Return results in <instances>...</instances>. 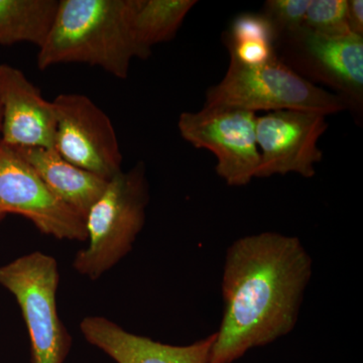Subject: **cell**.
<instances>
[{
	"label": "cell",
	"mask_w": 363,
	"mask_h": 363,
	"mask_svg": "<svg viewBox=\"0 0 363 363\" xmlns=\"http://www.w3.org/2000/svg\"><path fill=\"white\" fill-rule=\"evenodd\" d=\"M21 215L57 240L86 241L85 218L61 201L13 147L0 143V216Z\"/></svg>",
	"instance_id": "obj_9"
},
{
	"label": "cell",
	"mask_w": 363,
	"mask_h": 363,
	"mask_svg": "<svg viewBox=\"0 0 363 363\" xmlns=\"http://www.w3.org/2000/svg\"><path fill=\"white\" fill-rule=\"evenodd\" d=\"M80 330L86 340L116 363H211L215 333L184 346L157 342L124 330L104 317L82 320Z\"/></svg>",
	"instance_id": "obj_12"
},
{
	"label": "cell",
	"mask_w": 363,
	"mask_h": 363,
	"mask_svg": "<svg viewBox=\"0 0 363 363\" xmlns=\"http://www.w3.org/2000/svg\"><path fill=\"white\" fill-rule=\"evenodd\" d=\"M0 143H1V106H0Z\"/></svg>",
	"instance_id": "obj_21"
},
{
	"label": "cell",
	"mask_w": 363,
	"mask_h": 363,
	"mask_svg": "<svg viewBox=\"0 0 363 363\" xmlns=\"http://www.w3.org/2000/svg\"><path fill=\"white\" fill-rule=\"evenodd\" d=\"M52 104L57 117L54 149L60 156L106 181L123 171L116 131L101 108L79 93L60 94Z\"/></svg>",
	"instance_id": "obj_8"
},
{
	"label": "cell",
	"mask_w": 363,
	"mask_h": 363,
	"mask_svg": "<svg viewBox=\"0 0 363 363\" xmlns=\"http://www.w3.org/2000/svg\"><path fill=\"white\" fill-rule=\"evenodd\" d=\"M304 28L329 37L352 33L347 25V0H312Z\"/></svg>",
	"instance_id": "obj_16"
},
{
	"label": "cell",
	"mask_w": 363,
	"mask_h": 363,
	"mask_svg": "<svg viewBox=\"0 0 363 363\" xmlns=\"http://www.w3.org/2000/svg\"><path fill=\"white\" fill-rule=\"evenodd\" d=\"M58 264L40 252L23 255L0 267V285L20 305L30 343L33 363H63L71 347V336L57 310Z\"/></svg>",
	"instance_id": "obj_5"
},
{
	"label": "cell",
	"mask_w": 363,
	"mask_h": 363,
	"mask_svg": "<svg viewBox=\"0 0 363 363\" xmlns=\"http://www.w3.org/2000/svg\"><path fill=\"white\" fill-rule=\"evenodd\" d=\"M278 58L313 84L328 86L358 118L363 112V37H329L303 26L274 45Z\"/></svg>",
	"instance_id": "obj_6"
},
{
	"label": "cell",
	"mask_w": 363,
	"mask_h": 363,
	"mask_svg": "<svg viewBox=\"0 0 363 363\" xmlns=\"http://www.w3.org/2000/svg\"><path fill=\"white\" fill-rule=\"evenodd\" d=\"M230 58L247 66H259L277 56L274 45L264 42L225 45Z\"/></svg>",
	"instance_id": "obj_19"
},
{
	"label": "cell",
	"mask_w": 363,
	"mask_h": 363,
	"mask_svg": "<svg viewBox=\"0 0 363 363\" xmlns=\"http://www.w3.org/2000/svg\"><path fill=\"white\" fill-rule=\"evenodd\" d=\"M147 201L143 162L107 181L104 192L86 215L88 245L76 255L74 269L82 276L97 279L123 259L142 231Z\"/></svg>",
	"instance_id": "obj_3"
},
{
	"label": "cell",
	"mask_w": 363,
	"mask_h": 363,
	"mask_svg": "<svg viewBox=\"0 0 363 363\" xmlns=\"http://www.w3.org/2000/svg\"><path fill=\"white\" fill-rule=\"evenodd\" d=\"M312 0H267L262 14L269 21L276 43L304 26L306 13ZM274 43V45H276Z\"/></svg>",
	"instance_id": "obj_17"
},
{
	"label": "cell",
	"mask_w": 363,
	"mask_h": 363,
	"mask_svg": "<svg viewBox=\"0 0 363 363\" xmlns=\"http://www.w3.org/2000/svg\"><path fill=\"white\" fill-rule=\"evenodd\" d=\"M347 25L351 33L363 37L362 0H347Z\"/></svg>",
	"instance_id": "obj_20"
},
{
	"label": "cell",
	"mask_w": 363,
	"mask_h": 363,
	"mask_svg": "<svg viewBox=\"0 0 363 363\" xmlns=\"http://www.w3.org/2000/svg\"><path fill=\"white\" fill-rule=\"evenodd\" d=\"M223 40L225 45L264 42L274 45L276 35L264 14L245 13L234 18Z\"/></svg>",
	"instance_id": "obj_18"
},
{
	"label": "cell",
	"mask_w": 363,
	"mask_h": 363,
	"mask_svg": "<svg viewBox=\"0 0 363 363\" xmlns=\"http://www.w3.org/2000/svg\"><path fill=\"white\" fill-rule=\"evenodd\" d=\"M204 106H225L257 112L303 111L325 116L346 111L342 100L301 77L278 56L259 66L230 58L218 84L206 92Z\"/></svg>",
	"instance_id": "obj_4"
},
{
	"label": "cell",
	"mask_w": 363,
	"mask_h": 363,
	"mask_svg": "<svg viewBox=\"0 0 363 363\" xmlns=\"http://www.w3.org/2000/svg\"><path fill=\"white\" fill-rule=\"evenodd\" d=\"M0 218H1V216H0Z\"/></svg>",
	"instance_id": "obj_22"
},
{
	"label": "cell",
	"mask_w": 363,
	"mask_h": 363,
	"mask_svg": "<svg viewBox=\"0 0 363 363\" xmlns=\"http://www.w3.org/2000/svg\"><path fill=\"white\" fill-rule=\"evenodd\" d=\"M327 116L319 112L279 111L257 117L260 162L257 178L296 173L312 178L315 164L323 159L318 147L328 128Z\"/></svg>",
	"instance_id": "obj_10"
},
{
	"label": "cell",
	"mask_w": 363,
	"mask_h": 363,
	"mask_svg": "<svg viewBox=\"0 0 363 363\" xmlns=\"http://www.w3.org/2000/svg\"><path fill=\"white\" fill-rule=\"evenodd\" d=\"M59 0H0V45L30 43L42 47Z\"/></svg>",
	"instance_id": "obj_15"
},
{
	"label": "cell",
	"mask_w": 363,
	"mask_h": 363,
	"mask_svg": "<svg viewBox=\"0 0 363 363\" xmlns=\"http://www.w3.org/2000/svg\"><path fill=\"white\" fill-rule=\"evenodd\" d=\"M61 201L86 217L107 181L66 161L55 149H16Z\"/></svg>",
	"instance_id": "obj_13"
},
{
	"label": "cell",
	"mask_w": 363,
	"mask_h": 363,
	"mask_svg": "<svg viewBox=\"0 0 363 363\" xmlns=\"http://www.w3.org/2000/svg\"><path fill=\"white\" fill-rule=\"evenodd\" d=\"M196 4V0H135L133 33L143 60L149 58L154 45L175 38Z\"/></svg>",
	"instance_id": "obj_14"
},
{
	"label": "cell",
	"mask_w": 363,
	"mask_h": 363,
	"mask_svg": "<svg viewBox=\"0 0 363 363\" xmlns=\"http://www.w3.org/2000/svg\"><path fill=\"white\" fill-rule=\"evenodd\" d=\"M135 0H59L58 9L38 54L44 71L60 64L99 67L128 78L133 59H143L133 33Z\"/></svg>",
	"instance_id": "obj_2"
},
{
	"label": "cell",
	"mask_w": 363,
	"mask_h": 363,
	"mask_svg": "<svg viewBox=\"0 0 363 363\" xmlns=\"http://www.w3.org/2000/svg\"><path fill=\"white\" fill-rule=\"evenodd\" d=\"M311 276V257L295 236L262 233L234 241L224 264V311L211 363H233L290 333Z\"/></svg>",
	"instance_id": "obj_1"
},
{
	"label": "cell",
	"mask_w": 363,
	"mask_h": 363,
	"mask_svg": "<svg viewBox=\"0 0 363 363\" xmlns=\"http://www.w3.org/2000/svg\"><path fill=\"white\" fill-rule=\"evenodd\" d=\"M0 106L2 145L13 149H54V104L13 67L0 65Z\"/></svg>",
	"instance_id": "obj_11"
},
{
	"label": "cell",
	"mask_w": 363,
	"mask_h": 363,
	"mask_svg": "<svg viewBox=\"0 0 363 363\" xmlns=\"http://www.w3.org/2000/svg\"><path fill=\"white\" fill-rule=\"evenodd\" d=\"M257 114L225 106H204L198 112H183L178 128L186 142L217 157L216 172L227 185L240 187L257 178L259 150Z\"/></svg>",
	"instance_id": "obj_7"
}]
</instances>
